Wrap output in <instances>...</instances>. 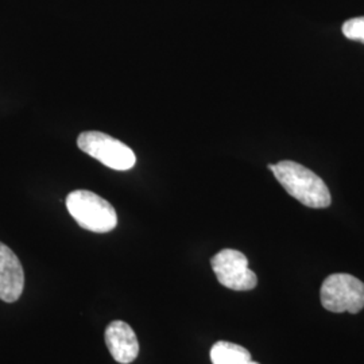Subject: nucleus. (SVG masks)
<instances>
[{
    "instance_id": "obj_10",
    "label": "nucleus",
    "mask_w": 364,
    "mask_h": 364,
    "mask_svg": "<svg viewBox=\"0 0 364 364\" xmlns=\"http://www.w3.org/2000/svg\"><path fill=\"white\" fill-rule=\"evenodd\" d=\"M245 364H259V363H257V362H252V359H251V360H250V362H247V363H245Z\"/></svg>"
},
{
    "instance_id": "obj_1",
    "label": "nucleus",
    "mask_w": 364,
    "mask_h": 364,
    "mask_svg": "<svg viewBox=\"0 0 364 364\" xmlns=\"http://www.w3.org/2000/svg\"><path fill=\"white\" fill-rule=\"evenodd\" d=\"M277 181L289 195L309 208H326L331 205L329 189L312 170L293 161H281L277 165H269Z\"/></svg>"
},
{
    "instance_id": "obj_2",
    "label": "nucleus",
    "mask_w": 364,
    "mask_h": 364,
    "mask_svg": "<svg viewBox=\"0 0 364 364\" xmlns=\"http://www.w3.org/2000/svg\"><path fill=\"white\" fill-rule=\"evenodd\" d=\"M66 208L78 225L87 231L105 234L117 224V210L105 200L90 191L78 189L66 197Z\"/></svg>"
},
{
    "instance_id": "obj_9",
    "label": "nucleus",
    "mask_w": 364,
    "mask_h": 364,
    "mask_svg": "<svg viewBox=\"0 0 364 364\" xmlns=\"http://www.w3.org/2000/svg\"><path fill=\"white\" fill-rule=\"evenodd\" d=\"M341 31L346 36V38L360 41L364 43V16L347 21L341 27Z\"/></svg>"
},
{
    "instance_id": "obj_5",
    "label": "nucleus",
    "mask_w": 364,
    "mask_h": 364,
    "mask_svg": "<svg viewBox=\"0 0 364 364\" xmlns=\"http://www.w3.org/2000/svg\"><path fill=\"white\" fill-rule=\"evenodd\" d=\"M210 264L218 281L227 289L246 291L258 285L257 274L248 267L247 257L237 250H221L210 259Z\"/></svg>"
},
{
    "instance_id": "obj_7",
    "label": "nucleus",
    "mask_w": 364,
    "mask_h": 364,
    "mask_svg": "<svg viewBox=\"0 0 364 364\" xmlns=\"http://www.w3.org/2000/svg\"><path fill=\"white\" fill-rule=\"evenodd\" d=\"M105 344L111 356L117 363L130 364L138 358V338L127 323L112 321L105 328Z\"/></svg>"
},
{
    "instance_id": "obj_6",
    "label": "nucleus",
    "mask_w": 364,
    "mask_h": 364,
    "mask_svg": "<svg viewBox=\"0 0 364 364\" xmlns=\"http://www.w3.org/2000/svg\"><path fill=\"white\" fill-rule=\"evenodd\" d=\"M25 272L13 250L0 242V299L15 302L23 293Z\"/></svg>"
},
{
    "instance_id": "obj_8",
    "label": "nucleus",
    "mask_w": 364,
    "mask_h": 364,
    "mask_svg": "<svg viewBox=\"0 0 364 364\" xmlns=\"http://www.w3.org/2000/svg\"><path fill=\"white\" fill-rule=\"evenodd\" d=\"M212 364H245L251 360V353L242 346L230 341H218L210 348Z\"/></svg>"
},
{
    "instance_id": "obj_4",
    "label": "nucleus",
    "mask_w": 364,
    "mask_h": 364,
    "mask_svg": "<svg viewBox=\"0 0 364 364\" xmlns=\"http://www.w3.org/2000/svg\"><path fill=\"white\" fill-rule=\"evenodd\" d=\"M320 299L329 312L356 314L364 308V284L350 274H332L321 285Z\"/></svg>"
},
{
    "instance_id": "obj_3",
    "label": "nucleus",
    "mask_w": 364,
    "mask_h": 364,
    "mask_svg": "<svg viewBox=\"0 0 364 364\" xmlns=\"http://www.w3.org/2000/svg\"><path fill=\"white\" fill-rule=\"evenodd\" d=\"M78 149L107 168L126 171L135 166L136 156L127 144L100 131H85L77 138Z\"/></svg>"
}]
</instances>
